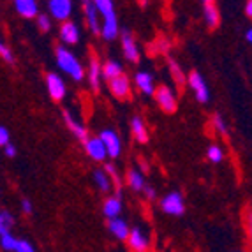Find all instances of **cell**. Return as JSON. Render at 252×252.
Here are the masks:
<instances>
[{"instance_id":"obj_39","label":"cell","mask_w":252,"mask_h":252,"mask_svg":"<svg viewBox=\"0 0 252 252\" xmlns=\"http://www.w3.org/2000/svg\"><path fill=\"white\" fill-rule=\"evenodd\" d=\"M245 14H247L249 18L252 16V0H247V2H245Z\"/></svg>"},{"instance_id":"obj_12","label":"cell","mask_w":252,"mask_h":252,"mask_svg":"<svg viewBox=\"0 0 252 252\" xmlns=\"http://www.w3.org/2000/svg\"><path fill=\"white\" fill-rule=\"evenodd\" d=\"M122 50H124V55H126L127 60H130V62H138L139 60L138 44H136L132 34H129V32H124L122 34Z\"/></svg>"},{"instance_id":"obj_19","label":"cell","mask_w":252,"mask_h":252,"mask_svg":"<svg viewBox=\"0 0 252 252\" xmlns=\"http://www.w3.org/2000/svg\"><path fill=\"white\" fill-rule=\"evenodd\" d=\"M122 212V199L118 196H113V198H108L102 205V214L106 215L108 219H115L120 215Z\"/></svg>"},{"instance_id":"obj_42","label":"cell","mask_w":252,"mask_h":252,"mask_svg":"<svg viewBox=\"0 0 252 252\" xmlns=\"http://www.w3.org/2000/svg\"><path fill=\"white\" fill-rule=\"evenodd\" d=\"M83 2H90V0H83Z\"/></svg>"},{"instance_id":"obj_2","label":"cell","mask_w":252,"mask_h":252,"mask_svg":"<svg viewBox=\"0 0 252 252\" xmlns=\"http://www.w3.org/2000/svg\"><path fill=\"white\" fill-rule=\"evenodd\" d=\"M57 65L59 69H62L67 76H71L74 81H81L85 78V69L81 65V62L74 57L72 51H69L67 48L57 46Z\"/></svg>"},{"instance_id":"obj_25","label":"cell","mask_w":252,"mask_h":252,"mask_svg":"<svg viewBox=\"0 0 252 252\" xmlns=\"http://www.w3.org/2000/svg\"><path fill=\"white\" fill-rule=\"evenodd\" d=\"M94 180H95L97 187H99L102 192H108V190L111 189L109 177L106 175V171H102V169H97V171H94Z\"/></svg>"},{"instance_id":"obj_20","label":"cell","mask_w":252,"mask_h":252,"mask_svg":"<svg viewBox=\"0 0 252 252\" xmlns=\"http://www.w3.org/2000/svg\"><path fill=\"white\" fill-rule=\"evenodd\" d=\"M63 120H65V124H67L69 130H71L72 134H74L78 139H83V141H85V139L89 138V136H87V129H85V126H81V124L78 122V120H76V118L72 117L69 111H65V113H63Z\"/></svg>"},{"instance_id":"obj_37","label":"cell","mask_w":252,"mask_h":252,"mask_svg":"<svg viewBox=\"0 0 252 252\" xmlns=\"http://www.w3.org/2000/svg\"><path fill=\"white\" fill-rule=\"evenodd\" d=\"M21 208H23L25 214H32V203H30L29 199H23V201H21Z\"/></svg>"},{"instance_id":"obj_38","label":"cell","mask_w":252,"mask_h":252,"mask_svg":"<svg viewBox=\"0 0 252 252\" xmlns=\"http://www.w3.org/2000/svg\"><path fill=\"white\" fill-rule=\"evenodd\" d=\"M143 190H145V194H147V198H150V199L156 198V190L152 189V187H148V185H145Z\"/></svg>"},{"instance_id":"obj_9","label":"cell","mask_w":252,"mask_h":252,"mask_svg":"<svg viewBox=\"0 0 252 252\" xmlns=\"http://www.w3.org/2000/svg\"><path fill=\"white\" fill-rule=\"evenodd\" d=\"M109 81V90L117 99H127L130 94V81L126 74H120L117 78H111Z\"/></svg>"},{"instance_id":"obj_6","label":"cell","mask_w":252,"mask_h":252,"mask_svg":"<svg viewBox=\"0 0 252 252\" xmlns=\"http://www.w3.org/2000/svg\"><path fill=\"white\" fill-rule=\"evenodd\" d=\"M160 208H162L164 214H168V215H184L185 205H184L182 194L169 192L168 196H164L162 201H160Z\"/></svg>"},{"instance_id":"obj_36","label":"cell","mask_w":252,"mask_h":252,"mask_svg":"<svg viewBox=\"0 0 252 252\" xmlns=\"http://www.w3.org/2000/svg\"><path fill=\"white\" fill-rule=\"evenodd\" d=\"M4 152H5V156H7V157H14V156H16V147H14V145H11V143H7L4 147Z\"/></svg>"},{"instance_id":"obj_18","label":"cell","mask_w":252,"mask_h":252,"mask_svg":"<svg viewBox=\"0 0 252 252\" xmlns=\"http://www.w3.org/2000/svg\"><path fill=\"white\" fill-rule=\"evenodd\" d=\"M102 65L99 63V60L95 57H92L89 63V83L94 90H99V85H101V78H102V72H101Z\"/></svg>"},{"instance_id":"obj_29","label":"cell","mask_w":252,"mask_h":252,"mask_svg":"<svg viewBox=\"0 0 252 252\" xmlns=\"http://www.w3.org/2000/svg\"><path fill=\"white\" fill-rule=\"evenodd\" d=\"M212 120H214V127L217 129L219 134L224 136V138H226V136H229L227 126H226V122H224V118L220 117V115H214V118H212Z\"/></svg>"},{"instance_id":"obj_17","label":"cell","mask_w":252,"mask_h":252,"mask_svg":"<svg viewBox=\"0 0 252 252\" xmlns=\"http://www.w3.org/2000/svg\"><path fill=\"white\" fill-rule=\"evenodd\" d=\"M85 20L89 23L90 30L94 34H101V21H99V13L94 7L92 2H85Z\"/></svg>"},{"instance_id":"obj_7","label":"cell","mask_w":252,"mask_h":252,"mask_svg":"<svg viewBox=\"0 0 252 252\" xmlns=\"http://www.w3.org/2000/svg\"><path fill=\"white\" fill-rule=\"evenodd\" d=\"M46 89L53 101H62L63 97H65V92H67L63 80L59 74H55V72H48L46 74Z\"/></svg>"},{"instance_id":"obj_23","label":"cell","mask_w":252,"mask_h":252,"mask_svg":"<svg viewBox=\"0 0 252 252\" xmlns=\"http://www.w3.org/2000/svg\"><path fill=\"white\" fill-rule=\"evenodd\" d=\"M127 184H129L130 189L136 190V192L143 190V187L147 185L145 184L143 175H141L138 169H129V171H127Z\"/></svg>"},{"instance_id":"obj_11","label":"cell","mask_w":252,"mask_h":252,"mask_svg":"<svg viewBox=\"0 0 252 252\" xmlns=\"http://www.w3.org/2000/svg\"><path fill=\"white\" fill-rule=\"evenodd\" d=\"M83 143H85V152L89 154L90 159L101 162V160H104L108 157L106 156L104 145H102V141L99 138H87Z\"/></svg>"},{"instance_id":"obj_1","label":"cell","mask_w":252,"mask_h":252,"mask_svg":"<svg viewBox=\"0 0 252 252\" xmlns=\"http://www.w3.org/2000/svg\"><path fill=\"white\" fill-rule=\"evenodd\" d=\"M94 7L97 9L99 16H102V27H101V35L106 41H113L118 35V20L117 13H115L113 0H90Z\"/></svg>"},{"instance_id":"obj_33","label":"cell","mask_w":252,"mask_h":252,"mask_svg":"<svg viewBox=\"0 0 252 252\" xmlns=\"http://www.w3.org/2000/svg\"><path fill=\"white\" fill-rule=\"evenodd\" d=\"M169 67H171V74L175 76V80H177V83L184 85L185 83V76L182 74V69L178 67L177 62H169Z\"/></svg>"},{"instance_id":"obj_15","label":"cell","mask_w":252,"mask_h":252,"mask_svg":"<svg viewBox=\"0 0 252 252\" xmlns=\"http://www.w3.org/2000/svg\"><path fill=\"white\" fill-rule=\"evenodd\" d=\"M14 7H16L18 14L23 18H35L39 14V5L37 0H14Z\"/></svg>"},{"instance_id":"obj_28","label":"cell","mask_w":252,"mask_h":252,"mask_svg":"<svg viewBox=\"0 0 252 252\" xmlns=\"http://www.w3.org/2000/svg\"><path fill=\"white\" fill-rule=\"evenodd\" d=\"M206 156H208V160L214 164H219L222 162L224 159V150L219 145H212L210 148H208V152H206Z\"/></svg>"},{"instance_id":"obj_34","label":"cell","mask_w":252,"mask_h":252,"mask_svg":"<svg viewBox=\"0 0 252 252\" xmlns=\"http://www.w3.org/2000/svg\"><path fill=\"white\" fill-rule=\"evenodd\" d=\"M13 252H35L32 244H29L27 240H18L16 242V247H14Z\"/></svg>"},{"instance_id":"obj_10","label":"cell","mask_w":252,"mask_h":252,"mask_svg":"<svg viewBox=\"0 0 252 252\" xmlns=\"http://www.w3.org/2000/svg\"><path fill=\"white\" fill-rule=\"evenodd\" d=\"M127 244L134 252H147L148 251V236L145 235L139 227L130 229L129 236H127Z\"/></svg>"},{"instance_id":"obj_24","label":"cell","mask_w":252,"mask_h":252,"mask_svg":"<svg viewBox=\"0 0 252 252\" xmlns=\"http://www.w3.org/2000/svg\"><path fill=\"white\" fill-rule=\"evenodd\" d=\"M101 72L106 80H111V78H117V76L122 74V65H120L117 60H109V62H106L104 65H102Z\"/></svg>"},{"instance_id":"obj_5","label":"cell","mask_w":252,"mask_h":252,"mask_svg":"<svg viewBox=\"0 0 252 252\" xmlns=\"http://www.w3.org/2000/svg\"><path fill=\"white\" fill-rule=\"evenodd\" d=\"M99 139H101L102 145H104L106 156L113 157V159H117V157L120 156V152H122V143H120V138H118V134L115 132V130H111V129L102 130L101 134H99Z\"/></svg>"},{"instance_id":"obj_35","label":"cell","mask_w":252,"mask_h":252,"mask_svg":"<svg viewBox=\"0 0 252 252\" xmlns=\"http://www.w3.org/2000/svg\"><path fill=\"white\" fill-rule=\"evenodd\" d=\"M9 143V130L4 126H0V147H5Z\"/></svg>"},{"instance_id":"obj_26","label":"cell","mask_w":252,"mask_h":252,"mask_svg":"<svg viewBox=\"0 0 252 252\" xmlns=\"http://www.w3.org/2000/svg\"><path fill=\"white\" fill-rule=\"evenodd\" d=\"M16 242H18V238L11 231L4 233V235H0V247L4 249V251L13 252L14 247H16Z\"/></svg>"},{"instance_id":"obj_3","label":"cell","mask_w":252,"mask_h":252,"mask_svg":"<svg viewBox=\"0 0 252 252\" xmlns=\"http://www.w3.org/2000/svg\"><path fill=\"white\" fill-rule=\"evenodd\" d=\"M154 95H156V101L159 104V108L162 109L164 113H175L177 111V95L169 87L166 85H160L159 89L154 90Z\"/></svg>"},{"instance_id":"obj_14","label":"cell","mask_w":252,"mask_h":252,"mask_svg":"<svg viewBox=\"0 0 252 252\" xmlns=\"http://www.w3.org/2000/svg\"><path fill=\"white\" fill-rule=\"evenodd\" d=\"M134 83L143 94H147V95H154V90H156V81H154V76H152L150 72H145V71L136 72Z\"/></svg>"},{"instance_id":"obj_31","label":"cell","mask_w":252,"mask_h":252,"mask_svg":"<svg viewBox=\"0 0 252 252\" xmlns=\"http://www.w3.org/2000/svg\"><path fill=\"white\" fill-rule=\"evenodd\" d=\"M104 171H106V175H108V177L113 178V182L117 184V187H118V194L122 196V192H120V184H122V182H120V175H118V171L115 169V166H113V164H108Z\"/></svg>"},{"instance_id":"obj_16","label":"cell","mask_w":252,"mask_h":252,"mask_svg":"<svg viewBox=\"0 0 252 252\" xmlns=\"http://www.w3.org/2000/svg\"><path fill=\"white\" fill-rule=\"evenodd\" d=\"M108 227L109 231H111V235L115 236V238L118 240H127V236H129V224L124 220V219L120 217H115V219H109L108 222Z\"/></svg>"},{"instance_id":"obj_22","label":"cell","mask_w":252,"mask_h":252,"mask_svg":"<svg viewBox=\"0 0 252 252\" xmlns=\"http://www.w3.org/2000/svg\"><path fill=\"white\" fill-rule=\"evenodd\" d=\"M203 16H205L208 27H212V29H215V27L219 25L220 14H219V9H217V5H215V2L214 4H203Z\"/></svg>"},{"instance_id":"obj_8","label":"cell","mask_w":252,"mask_h":252,"mask_svg":"<svg viewBox=\"0 0 252 252\" xmlns=\"http://www.w3.org/2000/svg\"><path fill=\"white\" fill-rule=\"evenodd\" d=\"M50 14L59 21H67L72 13V0H50L48 2Z\"/></svg>"},{"instance_id":"obj_41","label":"cell","mask_w":252,"mask_h":252,"mask_svg":"<svg viewBox=\"0 0 252 252\" xmlns=\"http://www.w3.org/2000/svg\"><path fill=\"white\" fill-rule=\"evenodd\" d=\"M201 2H203V4H214L215 0H201Z\"/></svg>"},{"instance_id":"obj_27","label":"cell","mask_w":252,"mask_h":252,"mask_svg":"<svg viewBox=\"0 0 252 252\" xmlns=\"http://www.w3.org/2000/svg\"><path fill=\"white\" fill-rule=\"evenodd\" d=\"M14 224V217L9 212H0V235L11 231V227Z\"/></svg>"},{"instance_id":"obj_40","label":"cell","mask_w":252,"mask_h":252,"mask_svg":"<svg viewBox=\"0 0 252 252\" xmlns=\"http://www.w3.org/2000/svg\"><path fill=\"white\" fill-rule=\"evenodd\" d=\"M245 41H247V42H252V30H251V29L245 30Z\"/></svg>"},{"instance_id":"obj_32","label":"cell","mask_w":252,"mask_h":252,"mask_svg":"<svg viewBox=\"0 0 252 252\" xmlns=\"http://www.w3.org/2000/svg\"><path fill=\"white\" fill-rule=\"evenodd\" d=\"M0 57H2V59H4L7 63H13V62H14V55H13V51L9 50L7 44H5L4 41H0Z\"/></svg>"},{"instance_id":"obj_4","label":"cell","mask_w":252,"mask_h":252,"mask_svg":"<svg viewBox=\"0 0 252 252\" xmlns=\"http://www.w3.org/2000/svg\"><path fill=\"white\" fill-rule=\"evenodd\" d=\"M185 81H187V85L192 89V92L196 94V99H198L199 102L210 101V90H208V85H206L205 78H203L199 72L192 71L189 74V78H185Z\"/></svg>"},{"instance_id":"obj_21","label":"cell","mask_w":252,"mask_h":252,"mask_svg":"<svg viewBox=\"0 0 252 252\" xmlns=\"http://www.w3.org/2000/svg\"><path fill=\"white\" fill-rule=\"evenodd\" d=\"M130 129H132V134H134L136 141L139 143H147L148 141V130H147V126L145 122L141 120L139 117H134L130 120Z\"/></svg>"},{"instance_id":"obj_30","label":"cell","mask_w":252,"mask_h":252,"mask_svg":"<svg viewBox=\"0 0 252 252\" xmlns=\"http://www.w3.org/2000/svg\"><path fill=\"white\" fill-rule=\"evenodd\" d=\"M37 27L42 30V32H48V30L51 29V20H50V16H48L46 13H41V14H37Z\"/></svg>"},{"instance_id":"obj_13","label":"cell","mask_w":252,"mask_h":252,"mask_svg":"<svg viewBox=\"0 0 252 252\" xmlns=\"http://www.w3.org/2000/svg\"><path fill=\"white\" fill-rule=\"evenodd\" d=\"M60 39L65 44H76L80 41V27L76 25L74 21H65L60 27Z\"/></svg>"}]
</instances>
